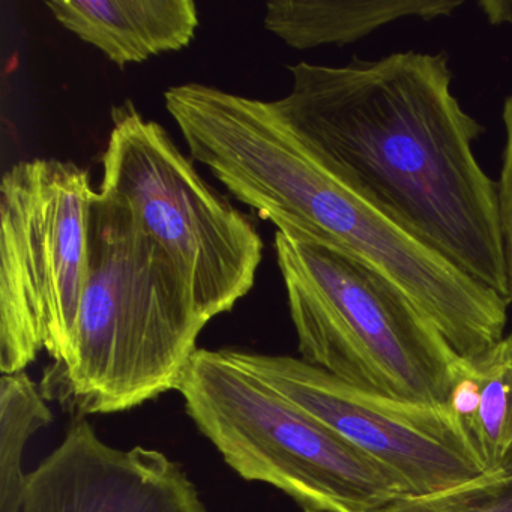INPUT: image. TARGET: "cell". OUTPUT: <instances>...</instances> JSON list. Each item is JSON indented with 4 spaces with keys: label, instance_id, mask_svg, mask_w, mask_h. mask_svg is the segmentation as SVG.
I'll list each match as a JSON object with an SVG mask.
<instances>
[{
    "label": "cell",
    "instance_id": "6",
    "mask_svg": "<svg viewBox=\"0 0 512 512\" xmlns=\"http://www.w3.org/2000/svg\"><path fill=\"white\" fill-rule=\"evenodd\" d=\"M97 191L71 161L14 164L0 187V370L22 373L43 350L61 364L76 343Z\"/></svg>",
    "mask_w": 512,
    "mask_h": 512
},
{
    "label": "cell",
    "instance_id": "9",
    "mask_svg": "<svg viewBox=\"0 0 512 512\" xmlns=\"http://www.w3.org/2000/svg\"><path fill=\"white\" fill-rule=\"evenodd\" d=\"M22 512H206L187 473L157 449L107 445L85 418L29 473Z\"/></svg>",
    "mask_w": 512,
    "mask_h": 512
},
{
    "label": "cell",
    "instance_id": "4",
    "mask_svg": "<svg viewBox=\"0 0 512 512\" xmlns=\"http://www.w3.org/2000/svg\"><path fill=\"white\" fill-rule=\"evenodd\" d=\"M301 359L343 382L446 406L461 356L394 281L358 257L275 235Z\"/></svg>",
    "mask_w": 512,
    "mask_h": 512
},
{
    "label": "cell",
    "instance_id": "16",
    "mask_svg": "<svg viewBox=\"0 0 512 512\" xmlns=\"http://www.w3.org/2000/svg\"><path fill=\"white\" fill-rule=\"evenodd\" d=\"M478 8L493 26H512V0H481Z\"/></svg>",
    "mask_w": 512,
    "mask_h": 512
},
{
    "label": "cell",
    "instance_id": "14",
    "mask_svg": "<svg viewBox=\"0 0 512 512\" xmlns=\"http://www.w3.org/2000/svg\"><path fill=\"white\" fill-rule=\"evenodd\" d=\"M373 512H512V472H488L427 496H406Z\"/></svg>",
    "mask_w": 512,
    "mask_h": 512
},
{
    "label": "cell",
    "instance_id": "15",
    "mask_svg": "<svg viewBox=\"0 0 512 512\" xmlns=\"http://www.w3.org/2000/svg\"><path fill=\"white\" fill-rule=\"evenodd\" d=\"M505 146L502 152L497 184V206H499V226L502 235L503 256H505L506 277H508V298L512 305V91L502 107Z\"/></svg>",
    "mask_w": 512,
    "mask_h": 512
},
{
    "label": "cell",
    "instance_id": "2",
    "mask_svg": "<svg viewBox=\"0 0 512 512\" xmlns=\"http://www.w3.org/2000/svg\"><path fill=\"white\" fill-rule=\"evenodd\" d=\"M218 181L283 235L337 248L394 281L461 358L505 338L508 299L350 187L277 113L235 134Z\"/></svg>",
    "mask_w": 512,
    "mask_h": 512
},
{
    "label": "cell",
    "instance_id": "3",
    "mask_svg": "<svg viewBox=\"0 0 512 512\" xmlns=\"http://www.w3.org/2000/svg\"><path fill=\"white\" fill-rule=\"evenodd\" d=\"M208 323L169 254L97 191L76 343L44 370L41 394L77 418L142 406L178 389Z\"/></svg>",
    "mask_w": 512,
    "mask_h": 512
},
{
    "label": "cell",
    "instance_id": "8",
    "mask_svg": "<svg viewBox=\"0 0 512 512\" xmlns=\"http://www.w3.org/2000/svg\"><path fill=\"white\" fill-rule=\"evenodd\" d=\"M242 367L325 422L406 496H427L487 473L448 406L364 391L304 359L229 349Z\"/></svg>",
    "mask_w": 512,
    "mask_h": 512
},
{
    "label": "cell",
    "instance_id": "18",
    "mask_svg": "<svg viewBox=\"0 0 512 512\" xmlns=\"http://www.w3.org/2000/svg\"><path fill=\"white\" fill-rule=\"evenodd\" d=\"M305 512H314V511H305Z\"/></svg>",
    "mask_w": 512,
    "mask_h": 512
},
{
    "label": "cell",
    "instance_id": "5",
    "mask_svg": "<svg viewBox=\"0 0 512 512\" xmlns=\"http://www.w3.org/2000/svg\"><path fill=\"white\" fill-rule=\"evenodd\" d=\"M176 391L241 478L277 487L304 511L373 512L404 497L376 463L229 349H197Z\"/></svg>",
    "mask_w": 512,
    "mask_h": 512
},
{
    "label": "cell",
    "instance_id": "1",
    "mask_svg": "<svg viewBox=\"0 0 512 512\" xmlns=\"http://www.w3.org/2000/svg\"><path fill=\"white\" fill-rule=\"evenodd\" d=\"M290 73L289 94L272 101L281 119L350 187L509 301L497 184L473 151L485 128L455 98L448 55Z\"/></svg>",
    "mask_w": 512,
    "mask_h": 512
},
{
    "label": "cell",
    "instance_id": "13",
    "mask_svg": "<svg viewBox=\"0 0 512 512\" xmlns=\"http://www.w3.org/2000/svg\"><path fill=\"white\" fill-rule=\"evenodd\" d=\"M47 400L22 371L0 380V512H22L26 479L23 455L29 439L52 422Z\"/></svg>",
    "mask_w": 512,
    "mask_h": 512
},
{
    "label": "cell",
    "instance_id": "11",
    "mask_svg": "<svg viewBox=\"0 0 512 512\" xmlns=\"http://www.w3.org/2000/svg\"><path fill=\"white\" fill-rule=\"evenodd\" d=\"M460 0H274L263 23L296 50L346 46L400 20L449 17Z\"/></svg>",
    "mask_w": 512,
    "mask_h": 512
},
{
    "label": "cell",
    "instance_id": "12",
    "mask_svg": "<svg viewBox=\"0 0 512 512\" xmlns=\"http://www.w3.org/2000/svg\"><path fill=\"white\" fill-rule=\"evenodd\" d=\"M448 409L488 472L512 445V334L473 358H461Z\"/></svg>",
    "mask_w": 512,
    "mask_h": 512
},
{
    "label": "cell",
    "instance_id": "17",
    "mask_svg": "<svg viewBox=\"0 0 512 512\" xmlns=\"http://www.w3.org/2000/svg\"><path fill=\"white\" fill-rule=\"evenodd\" d=\"M500 470H505V472H512V445L511 448H509L508 454H506L505 460H503Z\"/></svg>",
    "mask_w": 512,
    "mask_h": 512
},
{
    "label": "cell",
    "instance_id": "7",
    "mask_svg": "<svg viewBox=\"0 0 512 512\" xmlns=\"http://www.w3.org/2000/svg\"><path fill=\"white\" fill-rule=\"evenodd\" d=\"M100 193L124 203L169 254L206 320L256 283L263 242L253 221L197 172L157 122L125 101L112 113Z\"/></svg>",
    "mask_w": 512,
    "mask_h": 512
},
{
    "label": "cell",
    "instance_id": "10",
    "mask_svg": "<svg viewBox=\"0 0 512 512\" xmlns=\"http://www.w3.org/2000/svg\"><path fill=\"white\" fill-rule=\"evenodd\" d=\"M46 5L65 29L119 67L179 52L199 28L193 0H50Z\"/></svg>",
    "mask_w": 512,
    "mask_h": 512
}]
</instances>
